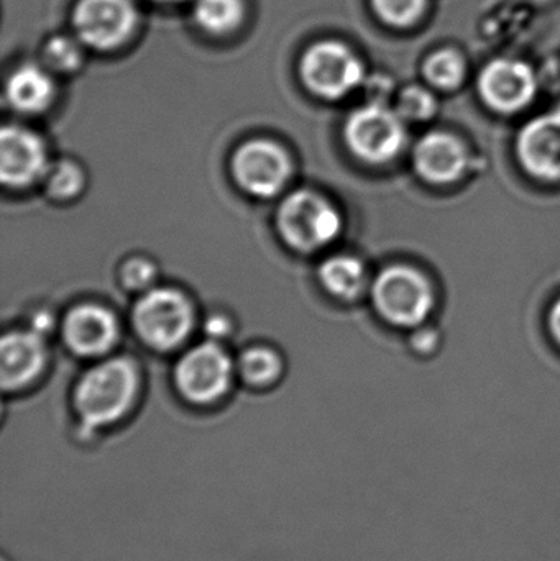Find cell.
Listing matches in <instances>:
<instances>
[{"mask_svg":"<svg viewBox=\"0 0 560 561\" xmlns=\"http://www.w3.org/2000/svg\"><path fill=\"white\" fill-rule=\"evenodd\" d=\"M138 371L128 358H108L89 368L72 396L81 431L95 434L121 422L134 408Z\"/></svg>","mask_w":560,"mask_h":561,"instance_id":"6da1fadb","label":"cell"},{"mask_svg":"<svg viewBox=\"0 0 560 561\" xmlns=\"http://www.w3.org/2000/svg\"><path fill=\"white\" fill-rule=\"evenodd\" d=\"M276 229L296 252L315 253L338 240L344 220L331 201L315 191L299 190L279 204Z\"/></svg>","mask_w":560,"mask_h":561,"instance_id":"7a4b0ae2","label":"cell"},{"mask_svg":"<svg viewBox=\"0 0 560 561\" xmlns=\"http://www.w3.org/2000/svg\"><path fill=\"white\" fill-rule=\"evenodd\" d=\"M299 76L311 94L339 101L364 84L365 66L351 46L339 39H321L302 53Z\"/></svg>","mask_w":560,"mask_h":561,"instance_id":"3957f363","label":"cell"},{"mask_svg":"<svg viewBox=\"0 0 560 561\" xmlns=\"http://www.w3.org/2000/svg\"><path fill=\"white\" fill-rule=\"evenodd\" d=\"M372 299L387 322L404 329L421 325L436 304L431 280L408 265L385 268L372 284Z\"/></svg>","mask_w":560,"mask_h":561,"instance_id":"277c9868","label":"cell"},{"mask_svg":"<svg viewBox=\"0 0 560 561\" xmlns=\"http://www.w3.org/2000/svg\"><path fill=\"white\" fill-rule=\"evenodd\" d=\"M135 330L151 348L160 352L180 346L194 327V309L181 290L151 287L134 307Z\"/></svg>","mask_w":560,"mask_h":561,"instance_id":"5b68a950","label":"cell"},{"mask_svg":"<svg viewBox=\"0 0 560 561\" xmlns=\"http://www.w3.org/2000/svg\"><path fill=\"white\" fill-rule=\"evenodd\" d=\"M404 118L381 102H372L348 115L344 140L358 160L385 164L398 157L407 145Z\"/></svg>","mask_w":560,"mask_h":561,"instance_id":"8992f818","label":"cell"},{"mask_svg":"<svg viewBox=\"0 0 560 561\" xmlns=\"http://www.w3.org/2000/svg\"><path fill=\"white\" fill-rule=\"evenodd\" d=\"M75 36L95 51L121 48L138 25L134 0H78L71 15Z\"/></svg>","mask_w":560,"mask_h":561,"instance_id":"52a82bcc","label":"cell"},{"mask_svg":"<svg viewBox=\"0 0 560 561\" xmlns=\"http://www.w3.org/2000/svg\"><path fill=\"white\" fill-rule=\"evenodd\" d=\"M232 376L233 365L229 353L214 340L184 353L174 368L178 391L196 405L219 401L229 391Z\"/></svg>","mask_w":560,"mask_h":561,"instance_id":"ba28073f","label":"cell"},{"mask_svg":"<svg viewBox=\"0 0 560 561\" xmlns=\"http://www.w3.org/2000/svg\"><path fill=\"white\" fill-rule=\"evenodd\" d=\"M230 170L240 190L250 196L270 199L278 196L292 180L293 164L282 145L255 138L237 148Z\"/></svg>","mask_w":560,"mask_h":561,"instance_id":"9c48e42d","label":"cell"},{"mask_svg":"<svg viewBox=\"0 0 560 561\" xmlns=\"http://www.w3.org/2000/svg\"><path fill=\"white\" fill-rule=\"evenodd\" d=\"M477 88L492 111L516 114L535 101L539 79L533 66L522 59L495 58L483 66Z\"/></svg>","mask_w":560,"mask_h":561,"instance_id":"30bf717a","label":"cell"},{"mask_svg":"<svg viewBox=\"0 0 560 561\" xmlns=\"http://www.w3.org/2000/svg\"><path fill=\"white\" fill-rule=\"evenodd\" d=\"M48 151L39 135L20 125H7L0 134V178L7 187H28L48 171Z\"/></svg>","mask_w":560,"mask_h":561,"instance_id":"8fae6325","label":"cell"},{"mask_svg":"<svg viewBox=\"0 0 560 561\" xmlns=\"http://www.w3.org/2000/svg\"><path fill=\"white\" fill-rule=\"evenodd\" d=\"M62 339L76 355H105L117 343V319L107 307L79 304L62 320Z\"/></svg>","mask_w":560,"mask_h":561,"instance_id":"7c38bea8","label":"cell"},{"mask_svg":"<svg viewBox=\"0 0 560 561\" xmlns=\"http://www.w3.org/2000/svg\"><path fill=\"white\" fill-rule=\"evenodd\" d=\"M519 163L532 176L560 180V111L529 122L516 141Z\"/></svg>","mask_w":560,"mask_h":561,"instance_id":"4fadbf2b","label":"cell"},{"mask_svg":"<svg viewBox=\"0 0 560 561\" xmlns=\"http://www.w3.org/2000/svg\"><path fill=\"white\" fill-rule=\"evenodd\" d=\"M413 164L426 183L446 186L457 183L466 174L469 153L456 135L431 131L414 147Z\"/></svg>","mask_w":560,"mask_h":561,"instance_id":"5bb4252c","label":"cell"},{"mask_svg":"<svg viewBox=\"0 0 560 561\" xmlns=\"http://www.w3.org/2000/svg\"><path fill=\"white\" fill-rule=\"evenodd\" d=\"M46 345L33 330H15L0 342V382L7 392L20 391L45 368Z\"/></svg>","mask_w":560,"mask_h":561,"instance_id":"9a60e30c","label":"cell"},{"mask_svg":"<svg viewBox=\"0 0 560 561\" xmlns=\"http://www.w3.org/2000/svg\"><path fill=\"white\" fill-rule=\"evenodd\" d=\"M56 85L49 69L42 65H20L7 79L5 98L13 111L36 115L55 101Z\"/></svg>","mask_w":560,"mask_h":561,"instance_id":"2e32d148","label":"cell"},{"mask_svg":"<svg viewBox=\"0 0 560 561\" xmlns=\"http://www.w3.org/2000/svg\"><path fill=\"white\" fill-rule=\"evenodd\" d=\"M319 280L338 299L354 300L367 287V270L355 256L335 255L322 263Z\"/></svg>","mask_w":560,"mask_h":561,"instance_id":"e0dca14e","label":"cell"},{"mask_svg":"<svg viewBox=\"0 0 560 561\" xmlns=\"http://www.w3.org/2000/svg\"><path fill=\"white\" fill-rule=\"evenodd\" d=\"M193 16L209 35H227L239 28L245 19L243 0H196Z\"/></svg>","mask_w":560,"mask_h":561,"instance_id":"ac0fdd59","label":"cell"},{"mask_svg":"<svg viewBox=\"0 0 560 561\" xmlns=\"http://www.w3.org/2000/svg\"><path fill=\"white\" fill-rule=\"evenodd\" d=\"M423 76L434 89L456 91L467 78L466 56L456 48L436 49L424 59Z\"/></svg>","mask_w":560,"mask_h":561,"instance_id":"d6986e66","label":"cell"},{"mask_svg":"<svg viewBox=\"0 0 560 561\" xmlns=\"http://www.w3.org/2000/svg\"><path fill=\"white\" fill-rule=\"evenodd\" d=\"M237 369L243 381L256 388H263L278 381L283 373V363L275 350L255 345L240 355Z\"/></svg>","mask_w":560,"mask_h":561,"instance_id":"ffe728a7","label":"cell"},{"mask_svg":"<svg viewBox=\"0 0 560 561\" xmlns=\"http://www.w3.org/2000/svg\"><path fill=\"white\" fill-rule=\"evenodd\" d=\"M45 191L52 199L71 201L84 190V171L71 160H58L49 163L45 178Z\"/></svg>","mask_w":560,"mask_h":561,"instance_id":"44dd1931","label":"cell"},{"mask_svg":"<svg viewBox=\"0 0 560 561\" xmlns=\"http://www.w3.org/2000/svg\"><path fill=\"white\" fill-rule=\"evenodd\" d=\"M372 10L390 28L407 30L423 20L430 0H370Z\"/></svg>","mask_w":560,"mask_h":561,"instance_id":"7402d4cb","label":"cell"},{"mask_svg":"<svg viewBox=\"0 0 560 561\" xmlns=\"http://www.w3.org/2000/svg\"><path fill=\"white\" fill-rule=\"evenodd\" d=\"M82 45L76 36H52L43 46V62L49 71L72 72L84 61Z\"/></svg>","mask_w":560,"mask_h":561,"instance_id":"603a6c76","label":"cell"},{"mask_svg":"<svg viewBox=\"0 0 560 561\" xmlns=\"http://www.w3.org/2000/svg\"><path fill=\"white\" fill-rule=\"evenodd\" d=\"M439 102L431 89L408 85L398 95L397 112L407 122H427L437 114Z\"/></svg>","mask_w":560,"mask_h":561,"instance_id":"cb8c5ba5","label":"cell"},{"mask_svg":"<svg viewBox=\"0 0 560 561\" xmlns=\"http://www.w3.org/2000/svg\"><path fill=\"white\" fill-rule=\"evenodd\" d=\"M157 266L145 259H130L121 270V279L127 289L147 293L157 279Z\"/></svg>","mask_w":560,"mask_h":561,"instance_id":"d4e9b609","label":"cell"},{"mask_svg":"<svg viewBox=\"0 0 560 561\" xmlns=\"http://www.w3.org/2000/svg\"><path fill=\"white\" fill-rule=\"evenodd\" d=\"M437 345V336L436 332H431L430 329L420 330V332L414 333L413 336V346L420 353H430L436 348Z\"/></svg>","mask_w":560,"mask_h":561,"instance_id":"484cf974","label":"cell"},{"mask_svg":"<svg viewBox=\"0 0 560 561\" xmlns=\"http://www.w3.org/2000/svg\"><path fill=\"white\" fill-rule=\"evenodd\" d=\"M230 325L224 317L214 316L207 320L206 323V333L210 336V339L216 342V339H222V336L229 335Z\"/></svg>","mask_w":560,"mask_h":561,"instance_id":"4316f807","label":"cell"},{"mask_svg":"<svg viewBox=\"0 0 560 561\" xmlns=\"http://www.w3.org/2000/svg\"><path fill=\"white\" fill-rule=\"evenodd\" d=\"M52 327L53 322L49 313L42 312L33 319L32 330L38 333V335L45 336V333H48Z\"/></svg>","mask_w":560,"mask_h":561,"instance_id":"83f0119b","label":"cell"},{"mask_svg":"<svg viewBox=\"0 0 560 561\" xmlns=\"http://www.w3.org/2000/svg\"><path fill=\"white\" fill-rule=\"evenodd\" d=\"M549 327H551V333L560 345V299L552 307L551 316H549Z\"/></svg>","mask_w":560,"mask_h":561,"instance_id":"f1b7e54d","label":"cell"},{"mask_svg":"<svg viewBox=\"0 0 560 561\" xmlns=\"http://www.w3.org/2000/svg\"><path fill=\"white\" fill-rule=\"evenodd\" d=\"M151 2L174 3V2H181V0H151Z\"/></svg>","mask_w":560,"mask_h":561,"instance_id":"f546056e","label":"cell"}]
</instances>
